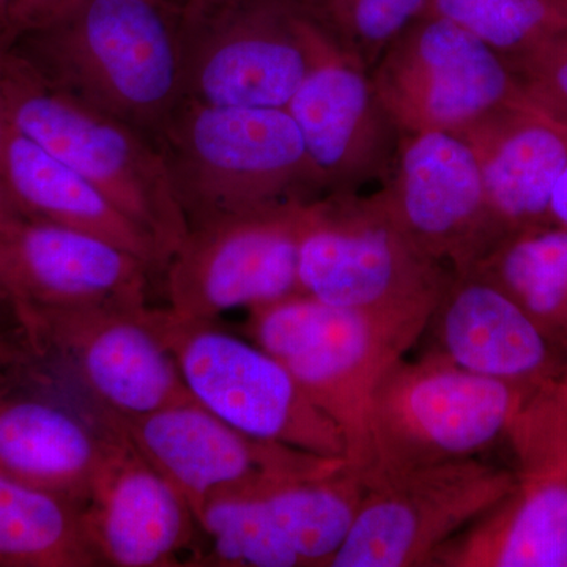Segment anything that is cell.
I'll list each match as a JSON object with an SVG mask.
<instances>
[{"label": "cell", "instance_id": "cell-1", "mask_svg": "<svg viewBox=\"0 0 567 567\" xmlns=\"http://www.w3.org/2000/svg\"><path fill=\"white\" fill-rule=\"evenodd\" d=\"M10 47L52 87L155 144L183 100L182 21L155 0H66Z\"/></svg>", "mask_w": 567, "mask_h": 567}, {"label": "cell", "instance_id": "cell-2", "mask_svg": "<svg viewBox=\"0 0 567 567\" xmlns=\"http://www.w3.org/2000/svg\"><path fill=\"white\" fill-rule=\"evenodd\" d=\"M156 145L188 229L320 196L300 130L281 107L182 100Z\"/></svg>", "mask_w": 567, "mask_h": 567}, {"label": "cell", "instance_id": "cell-3", "mask_svg": "<svg viewBox=\"0 0 567 567\" xmlns=\"http://www.w3.org/2000/svg\"><path fill=\"white\" fill-rule=\"evenodd\" d=\"M453 278L394 221L379 193L324 194L301 208L300 293L421 336Z\"/></svg>", "mask_w": 567, "mask_h": 567}, {"label": "cell", "instance_id": "cell-4", "mask_svg": "<svg viewBox=\"0 0 567 567\" xmlns=\"http://www.w3.org/2000/svg\"><path fill=\"white\" fill-rule=\"evenodd\" d=\"M0 93L11 126L95 185L158 241L169 262L188 226L158 145L52 87L11 47L0 50Z\"/></svg>", "mask_w": 567, "mask_h": 567}, {"label": "cell", "instance_id": "cell-5", "mask_svg": "<svg viewBox=\"0 0 567 567\" xmlns=\"http://www.w3.org/2000/svg\"><path fill=\"white\" fill-rule=\"evenodd\" d=\"M535 391V390H533ZM533 391L466 371L442 354L404 358L377 383L363 472H401L476 457L511 425Z\"/></svg>", "mask_w": 567, "mask_h": 567}, {"label": "cell", "instance_id": "cell-6", "mask_svg": "<svg viewBox=\"0 0 567 567\" xmlns=\"http://www.w3.org/2000/svg\"><path fill=\"white\" fill-rule=\"evenodd\" d=\"M246 330L341 429L347 461L363 468L372 393L420 336L305 293L252 309Z\"/></svg>", "mask_w": 567, "mask_h": 567}, {"label": "cell", "instance_id": "cell-7", "mask_svg": "<svg viewBox=\"0 0 567 567\" xmlns=\"http://www.w3.org/2000/svg\"><path fill=\"white\" fill-rule=\"evenodd\" d=\"M147 316L186 390L213 415L252 439L347 461L341 429L274 354L213 322L177 319L167 309H148Z\"/></svg>", "mask_w": 567, "mask_h": 567}, {"label": "cell", "instance_id": "cell-8", "mask_svg": "<svg viewBox=\"0 0 567 567\" xmlns=\"http://www.w3.org/2000/svg\"><path fill=\"white\" fill-rule=\"evenodd\" d=\"M360 472L363 499L330 567L434 565L456 533L495 509L516 486L514 473L476 457L401 472Z\"/></svg>", "mask_w": 567, "mask_h": 567}, {"label": "cell", "instance_id": "cell-9", "mask_svg": "<svg viewBox=\"0 0 567 567\" xmlns=\"http://www.w3.org/2000/svg\"><path fill=\"white\" fill-rule=\"evenodd\" d=\"M516 486L436 565L567 567V401L558 382L528 395L511 425Z\"/></svg>", "mask_w": 567, "mask_h": 567}, {"label": "cell", "instance_id": "cell-10", "mask_svg": "<svg viewBox=\"0 0 567 567\" xmlns=\"http://www.w3.org/2000/svg\"><path fill=\"white\" fill-rule=\"evenodd\" d=\"M371 76L399 134H458L532 96L498 52L431 14H421L386 48Z\"/></svg>", "mask_w": 567, "mask_h": 567}, {"label": "cell", "instance_id": "cell-11", "mask_svg": "<svg viewBox=\"0 0 567 567\" xmlns=\"http://www.w3.org/2000/svg\"><path fill=\"white\" fill-rule=\"evenodd\" d=\"M103 423L173 484L196 520L215 496L330 475L349 464L252 439L193 398L144 415L103 412Z\"/></svg>", "mask_w": 567, "mask_h": 567}, {"label": "cell", "instance_id": "cell-12", "mask_svg": "<svg viewBox=\"0 0 567 567\" xmlns=\"http://www.w3.org/2000/svg\"><path fill=\"white\" fill-rule=\"evenodd\" d=\"M306 200L221 216L189 227L166 264L167 311L213 322L300 293L298 237Z\"/></svg>", "mask_w": 567, "mask_h": 567}, {"label": "cell", "instance_id": "cell-13", "mask_svg": "<svg viewBox=\"0 0 567 567\" xmlns=\"http://www.w3.org/2000/svg\"><path fill=\"white\" fill-rule=\"evenodd\" d=\"M303 0H235L182 21L183 100L286 110L308 70Z\"/></svg>", "mask_w": 567, "mask_h": 567}, {"label": "cell", "instance_id": "cell-14", "mask_svg": "<svg viewBox=\"0 0 567 567\" xmlns=\"http://www.w3.org/2000/svg\"><path fill=\"white\" fill-rule=\"evenodd\" d=\"M306 39L308 70L286 110L303 137L320 196L358 193L365 183L385 182L399 132L371 70L309 11Z\"/></svg>", "mask_w": 567, "mask_h": 567}, {"label": "cell", "instance_id": "cell-15", "mask_svg": "<svg viewBox=\"0 0 567 567\" xmlns=\"http://www.w3.org/2000/svg\"><path fill=\"white\" fill-rule=\"evenodd\" d=\"M145 305L24 309L13 315L29 344L69 360L114 415H144L192 398Z\"/></svg>", "mask_w": 567, "mask_h": 567}, {"label": "cell", "instance_id": "cell-16", "mask_svg": "<svg viewBox=\"0 0 567 567\" xmlns=\"http://www.w3.org/2000/svg\"><path fill=\"white\" fill-rule=\"evenodd\" d=\"M379 194L402 230L456 275L473 270L505 238L475 153L461 134H399L393 166Z\"/></svg>", "mask_w": 567, "mask_h": 567}, {"label": "cell", "instance_id": "cell-17", "mask_svg": "<svg viewBox=\"0 0 567 567\" xmlns=\"http://www.w3.org/2000/svg\"><path fill=\"white\" fill-rule=\"evenodd\" d=\"M153 268L117 246L54 224H0V305L24 309L145 305Z\"/></svg>", "mask_w": 567, "mask_h": 567}, {"label": "cell", "instance_id": "cell-18", "mask_svg": "<svg viewBox=\"0 0 567 567\" xmlns=\"http://www.w3.org/2000/svg\"><path fill=\"white\" fill-rule=\"evenodd\" d=\"M115 435L110 461L81 509L93 554L100 565L114 567L177 566L199 527L196 516L173 484Z\"/></svg>", "mask_w": 567, "mask_h": 567}, {"label": "cell", "instance_id": "cell-19", "mask_svg": "<svg viewBox=\"0 0 567 567\" xmlns=\"http://www.w3.org/2000/svg\"><path fill=\"white\" fill-rule=\"evenodd\" d=\"M458 134L475 153L503 237L554 224L550 204L567 164V118L532 95Z\"/></svg>", "mask_w": 567, "mask_h": 567}, {"label": "cell", "instance_id": "cell-20", "mask_svg": "<svg viewBox=\"0 0 567 567\" xmlns=\"http://www.w3.org/2000/svg\"><path fill=\"white\" fill-rule=\"evenodd\" d=\"M434 319L440 354L458 368L529 391L563 374L555 342L505 290L476 271L454 274Z\"/></svg>", "mask_w": 567, "mask_h": 567}, {"label": "cell", "instance_id": "cell-21", "mask_svg": "<svg viewBox=\"0 0 567 567\" xmlns=\"http://www.w3.org/2000/svg\"><path fill=\"white\" fill-rule=\"evenodd\" d=\"M0 185L11 210L21 218L91 235L140 257L152 268L166 267L162 246L147 230L87 178L11 123L0 164Z\"/></svg>", "mask_w": 567, "mask_h": 567}, {"label": "cell", "instance_id": "cell-22", "mask_svg": "<svg viewBox=\"0 0 567 567\" xmlns=\"http://www.w3.org/2000/svg\"><path fill=\"white\" fill-rule=\"evenodd\" d=\"M115 443L106 424L96 432L51 402L0 399V473L81 509Z\"/></svg>", "mask_w": 567, "mask_h": 567}, {"label": "cell", "instance_id": "cell-23", "mask_svg": "<svg viewBox=\"0 0 567 567\" xmlns=\"http://www.w3.org/2000/svg\"><path fill=\"white\" fill-rule=\"evenodd\" d=\"M363 494V475L350 464L330 475L259 491L271 525L301 567L331 565L350 535Z\"/></svg>", "mask_w": 567, "mask_h": 567}, {"label": "cell", "instance_id": "cell-24", "mask_svg": "<svg viewBox=\"0 0 567 567\" xmlns=\"http://www.w3.org/2000/svg\"><path fill=\"white\" fill-rule=\"evenodd\" d=\"M470 271L505 290L551 341H567V227L509 235Z\"/></svg>", "mask_w": 567, "mask_h": 567}, {"label": "cell", "instance_id": "cell-25", "mask_svg": "<svg viewBox=\"0 0 567 567\" xmlns=\"http://www.w3.org/2000/svg\"><path fill=\"white\" fill-rule=\"evenodd\" d=\"M99 565L81 507L0 473V567Z\"/></svg>", "mask_w": 567, "mask_h": 567}, {"label": "cell", "instance_id": "cell-26", "mask_svg": "<svg viewBox=\"0 0 567 567\" xmlns=\"http://www.w3.org/2000/svg\"><path fill=\"white\" fill-rule=\"evenodd\" d=\"M421 14L461 25L511 69L567 32V0H427Z\"/></svg>", "mask_w": 567, "mask_h": 567}, {"label": "cell", "instance_id": "cell-27", "mask_svg": "<svg viewBox=\"0 0 567 567\" xmlns=\"http://www.w3.org/2000/svg\"><path fill=\"white\" fill-rule=\"evenodd\" d=\"M197 525L210 537V565L301 567L271 525L259 491L215 496L200 509Z\"/></svg>", "mask_w": 567, "mask_h": 567}, {"label": "cell", "instance_id": "cell-28", "mask_svg": "<svg viewBox=\"0 0 567 567\" xmlns=\"http://www.w3.org/2000/svg\"><path fill=\"white\" fill-rule=\"evenodd\" d=\"M306 9L369 70L421 17L427 0H303Z\"/></svg>", "mask_w": 567, "mask_h": 567}, {"label": "cell", "instance_id": "cell-29", "mask_svg": "<svg viewBox=\"0 0 567 567\" xmlns=\"http://www.w3.org/2000/svg\"><path fill=\"white\" fill-rule=\"evenodd\" d=\"M513 70L537 102L567 118V32L514 63Z\"/></svg>", "mask_w": 567, "mask_h": 567}, {"label": "cell", "instance_id": "cell-30", "mask_svg": "<svg viewBox=\"0 0 567 567\" xmlns=\"http://www.w3.org/2000/svg\"><path fill=\"white\" fill-rule=\"evenodd\" d=\"M65 2L66 0H14L10 14L11 43L21 33L31 31L48 20Z\"/></svg>", "mask_w": 567, "mask_h": 567}, {"label": "cell", "instance_id": "cell-31", "mask_svg": "<svg viewBox=\"0 0 567 567\" xmlns=\"http://www.w3.org/2000/svg\"><path fill=\"white\" fill-rule=\"evenodd\" d=\"M164 9L173 11L181 21L196 20L230 6L235 0H155Z\"/></svg>", "mask_w": 567, "mask_h": 567}, {"label": "cell", "instance_id": "cell-32", "mask_svg": "<svg viewBox=\"0 0 567 567\" xmlns=\"http://www.w3.org/2000/svg\"><path fill=\"white\" fill-rule=\"evenodd\" d=\"M550 219L558 226L567 227V164L551 196Z\"/></svg>", "mask_w": 567, "mask_h": 567}, {"label": "cell", "instance_id": "cell-33", "mask_svg": "<svg viewBox=\"0 0 567 567\" xmlns=\"http://www.w3.org/2000/svg\"><path fill=\"white\" fill-rule=\"evenodd\" d=\"M25 363V353L20 346L11 342L6 336L0 334V368Z\"/></svg>", "mask_w": 567, "mask_h": 567}, {"label": "cell", "instance_id": "cell-34", "mask_svg": "<svg viewBox=\"0 0 567 567\" xmlns=\"http://www.w3.org/2000/svg\"><path fill=\"white\" fill-rule=\"evenodd\" d=\"M14 0H0V41L11 44L10 14Z\"/></svg>", "mask_w": 567, "mask_h": 567}, {"label": "cell", "instance_id": "cell-35", "mask_svg": "<svg viewBox=\"0 0 567 567\" xmlns=\"http://www.w3.org/2000/svg\"><path fill=\"white\" fill-rule=\"evenodd\" d=\"M9 115H7L6 103H3L2 93H0V164H2L3 147H6V141L7 136H9ZM0 193L3 194L2 185H0ZM3 196H6V194H3Z\"/></svg>", "mask_w": 567, "mask_h": 567}, {"label": "cell", "instance_id": "cell-36", "mask_svg": "<svg viewBox=\"0 0 567 567\" xmlns=\"http://www.w3.org/2000/svg\"><path fill=\"white\" fill-rule=\"evenodd\" d=\"M17 213L11 210L9 200L0 193V224L9 221L11 218H17Z\"/></svg>", "mask_w": 567, "mask_h": 567}, {"label": "cell", "instance_id": "cell-37", "mask_svg": "<svg viewBox=\"0 0 567 567\" xmlns=\"http://www.w3.org/2000/svg\"><path fill=\"white\" fill-rule=\"evenodd\" d=\"M558 386H559V390H561V393H563V395H565L566 401H567V365H566L565 371H563L561 377H559Z\"/></svg>", "mask_w": 567, "mask_h": 567}, {"label": "cell", "instance_id": "cell-38", "mask_svg": "<svg viewBox=\"0 0 567 567\" xmlns=\"http://www.w3.org/2000/svg\"><path fill=\"white\" fill-rule=\"evenodd\" d=\"M3 44H7V43H3V41H0V47H3Z\"/></svg>", "mask_w": 567, "mask_h": 567}, {"label": "cell", "instance_id": "cell-39", "mask_svg": "<svg viewBox=\"0 0 567 567\" xmlns=\"http://www.w3.org/2000/svg\"><path fill=\"white\" fill-rule=\"evenodd\" d=\"M0 399H2V395H0Z\"/></svg>", "mask_w": 567, "mask_h": 567}]
</instances>
